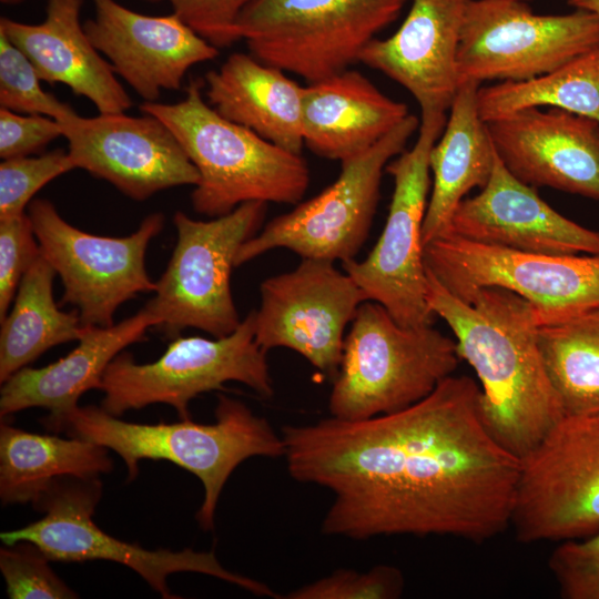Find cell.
Instances as JSON below:
<instances>
[{
  "instance_id": "6da1fadb",
  "label": "cell",
  "mask_w": 599,
  "mask_h": 599,
  "mask_svg": "<svg viewBox=\"0 0 599 599\" xmlns=\"http://www.w3.org/2000/svg\"><path fill=\"white\" fill-rule=\"evenodd\" d=\"M293 479L334 500L327 536H449L480 544L510 527L521 459L487 428L480 387L450 375L422 400L364 420L282 428Z\"/></svg>"
},
{
  "instance_id": "7a4b0ae2",
  "label": "cell",
  "mask_w": 599,
  "mask_h": 599,
  "mask_svg": "<svg viewBox=\"0 0 599 599\" xmlns=\"http://www.w3.org/2000/svg\"><path fill=\"white\" fill-rule=\"evenodd\" d=\"M426 272L428 306L476 373L487 428L522 459L565 417L542 361L532 305L500 287L479 290L465 302Z\"/></svg>"
},
{
  "instance_id": "3957f363",
  "label": "cell",
  "mask_w": 599,
  "mask_h": 599,
  "mask_svg": "<svg viewBox=\"0 0 599 599\" xmlns=\"http://www.w3.org/2000/svg\"><path fill=\"white\" fill-rule=\"evenodd\" d=\"M213 424L190 419L139 424L120 419L94 405L77 406L47 427L106 447L125 463L128 480L139 474L142 459L167 460L195 475L204 488L196 512L203 530H212L222 489L247 458L285 456V444L271 424L243 402L219 395Z\"/></svg>"
},
{
  "instance_id": "277c9868",
  "label": "cell",
  "mask_w": 599,
  "mask_h": 599,
  "mask_svg": "<svg viewBox=\"0 0 599 599\" xmlns=\"http://www.w3.org/2000/svg\"><path fill=\"white\" fill-rule=\"evenodd\" d=\"M203 89V82L192 80L185 98L176 103L140 105L171 130L197 170L193 210L217 217L246 202L297 204L309 185V170L301 154L221 116L206 102Z\"/></svg>"
},
{
  "instance_id": "5b68a950",
  "label": "cell",
  "mask_w": 599,
  "mask_h": 599,
  "mask_svg": "<svg viewBox=\"0 0 599 599\" xmlns=\"http://www.w3.org/2000/svg\"><path fill=\"white\" fill-rule=\"evenodd\" d=\"M459 362L456 341L433 325L402 326L383 305L365 301L344 339L331 416L357 422L404 409L428 396Z\"/></svg>"
},
{
  "instance_id": "8992f818",
  "label": "cell",
  "mask_w": 599,
  "mask_h": 599,
  "mask_svg": "<svg viewBox=\"0 0 599 599\" xmlns=\"http://www.w3.org/2000/svg\"><path fill=\"white\" fill-rule=\"evenodd\" d=\"M406 0H254L237 21L261 62L316 82L349 69Z\"/></svg>"
},
{
  "instance_id": "52a82bcc",
  "label": "cell",
  "mask_w": 599,
  "mask_h": 599,
  "mask_svg": "<svg viewBox=\"0 0 599 599\" xmlns=\"http://www.w3.org/2000/svg\"><path fill=\"white\" fill-rule=\"evenodd\" d=\"M266 210L265 202H246L209 221L175 212V247L154 296L143 306L158 319L159 332L174 338L197 328L220 338L238 327L231 272L240 247L260 232Z\"/></svg>"
},
{
  "instance_id": "ba28073f",
  "label": "cell",
  "mask_w": 599,
  "mask_h": 599,
  "mask_svg": "<svg viewBox=\"0 0 599 599\" xmlns=\"http://www.w3.org/2000/svg\"><path fill=\"white\" fill-rule=\"evenodd\" d=\"M240 382L263 398L274 395L266 352L255 341V309L227 336L172 338L154 362L139 364L121 352L106 367L101 407L113 416L151 404H167L181 419H190L189 404L203 393Z\"/></svg>"
},
{
  "instance_id": "9c48e42d",
  "label": "cell",
  "mask_w": 599,
  "mask_h": 599,
  "mask_svg": "<svg viewBox=\"0 0 599 599\" xmlns=\"http://www.w3.org/2000/svg\"><path fill=\"white\" fill-rule=\"evenodd\" d=\"M446 121V113L422 114L414 145L385 167L394 191L378 241L363 261L342 263L366 301L383 305L405 327L428 326L436 319L426 300L423 224L430 187L429 154Z\"/></svg>"
},
{
  "instance_id": "30bf717a",
  "label": "cell",
  "mask_w": 599,
  "mask_h": 599,
  "mask_svg": "<svg viewBox=\"0 0 599 599\" xmlns=\"http://www.w3.org/2000/svg\"><path fill=\"white\" fill-rule=\"evenodd\" d=\"M101 496L100 478H57L33 502L44 516L20 529L1 532L0 539L4 546L30 541L54 561L110 560L122 564L165 599L177 598L170 591L166 579L181 571L210 575L255 595L276 597L266 585L224 568L214 551L146 550L138 544L115 539L92 520Z\"/></svg>"
},
{
  "instance_id": "8fae6325",
  "label": "cell",
  "mask_w": 599,
  "mask_h": 599,
  "mask_svg": "<svg viewBox=\"0 0 599 599\" xmlns=\"http://www.w3.org/2000/svg\"><path fill=\"white\" fill-rule=\"evenodd\" d=\"M420 120L410 114L365 152L341 162L338 177L312 199L271 220L238 250L240 266L274 248L302 258L342 263L355 258L370 231L383 172L405 150Z\"/></svg>"
},
{
  "instance_id": "7c38bea8",
  "label": "cell",
  "mask_w": 599,
  "mask_h": 599,
  "mask_svg": "<svg viewBox=\"0 0 599 599\" xmlns=\"http://www.w3.org/2000/svg\"><path fill=\"white\" fill-rule=\"evenodd\" d=\"M424 262L456 297L486 287L528 301L537 325L599 306V254H538L487 245L454 234L424 244Z\"/></svg>"
},
{
  "instance_id": "4fadbf2b",
  "label": "cell",
  "mask_w": 599,
  "mask_h": 599,
  "mask_svg": "<svg viewBox=\"0 0 599 599\" xmlns=\"http://www.w3.org/2000/svg\"><path fill=\"white\" fill-rule=\"evenodd\" d=\"M510 527L524 544L599 531V413L565 416L521 459Z\"/></svg>"
},
{
  "instance_id": "5bb4252c",
  "label": "cell",
  "mask_w": 599,
  "mask_h": 599,
  "mask_svg": "<svg viewBox=\"0 0 599 599\" xmlns=\"http://www.w3.org/2000/svg\"><path fill=\"white\" fill-rule=\"evenodd\" d=\"M42 256L63 285L61 303L75 306L82 325L108 327L114 313L139 293L155 291L145 253L163 230L165 217L148 215L123 237L95 235L68 223L52 202L32 200L27 207Z\"/></svg>"
},
{
  "instance_id": "9a60e30c",
  "label": "cell",
  "mask_w": 599,
  "mask_h": 599,
  "mask_svg": "<svg viewBox=\"0 0 599 599\" xmlns=\"http://www.w3.org/2000/svg\"><path fill=\"white\" fill-rule=\"evenodd\" d=\"M599 47V19L577 10L536 14L520 0H468L457 64L460 84L522 81Z\"/></svg>"
},
{
  "instance_id": "2e32d148",
  "label": "cell",
  "mask_w": 599,
  "mask_h": 599,
  "mask_svg": "<svg viewBox=\"0 0 599 599\" xmlns=\"http://www.w3.org/2000/svg\"><path fill=\"white\" fill-rule=\"evenodd\" d=\"M255 341L267 351L290 348L333 380L338 374L345 327L364 293L333 262L302 258L293 271L271 276L260 286Z\"/></svg>"
},
{
  "instance_id": "e0dca14e",
  "label": "cell",
  "mask_w": 599,
  "mask_h": 599,
  "mask_svg": "<svg viewBox=\"0 0 599 599\" xmlns=\"http://www.w3.org/2000/svg\"><path fill=\"white\" fill-rule=\"evenodd\" d=\"M58 121L75 169L108 181L134 201L199 182L197 170L175 135L151 114L84 118L75 112Z\"/></svg>"
},
{
  "instance_id": "ac0fdd59",
  "label": "cell",
  "mask_w": 599,
  "mask_h": 599,
  "mask_svg": "<svg viewBox=\"0 0 599 599\" xmlns=\"http://www.w3.org/2000/svg\"><path fill=\"white\" fill-rule=\"evenodd\" d=\"M507 170L534 187L599 201V123L554 108H530L487 122Z\"/></svg>"
},
{
  "instance_id": "d6986e66",
  "label": "cell",
  "mask_w": 599,
  "mask_h": 599,
  "mask_svg": "<svg viewBox=\"0 0 599 599\" xmlns=\"http://www.w3.org/2000/svg\"><path fill=\"white\" fill-rule=\"evenodd\" d=\"M92 1L94 18L83 23L89 39L144 102H155L162 90H179L193 65L219 55L174 12L148 16L115 0Z\"/></svg>"
},
{
  "instance_id": "ffe728a7",
  "label": "cell",
  "mask_w": 599,
  "mask_h": 599,
  "mask_svg": "<svg viewBox=\"0 0 599 599\" xmlns=\"http://www.w3.org/2000/svg\"><path fill=\"white\" fill-rule=\"evenodd\" d=\"M536 189L497 155L488 182L461 201L446 234L526 253L599 254V231L564 216Z\"/></svg>"
},
{
  "instance_id": "44dd1931",
  "label": "cell",
  "mask_w": 599,
  "mask_h": 599,
  "mask_svg": "<svg viewBox=\"0 0 599 599\" xmlns=\"http://www.w3.org/2000/svg\"><path fill=\"white\" fill-rule=\"evenodd\" d=\"M467 2L412 0L398 30L372 40L359 62L405 88L422 114L446 113L460 87L457 55Z\"/></svg>"
},
{
  "instance_id": "7402d4cb",
  "label": "cell",
  "mask_w": 599,
  "mask_h": 599,
  "mask_svg": "<svg viewBox=\"0 0 599 599\" xmlns=\"http://www.w3.org/2000/svg\"><path fill=\"white\" fill-rule=\"evenodd\" d=\"M82 0H48L37 24L0 19L2 32L31 61L42 81L87 98L101 114L124 113L132 100L80 21Z\"/></svg>"
},
{
  "instance_id": "603a6c76",
  "label": "cell",
  "mask_w": 599,
  "mask_h": 599,
  "mask_svg": "<svg viewBox=\"0 0 599 599\" xmlns=\"http://www.w3.org/2000/svg\"><path fill=\"white\" fill-rule=\"evenodd\" d=\"M158 319L142 307L136 314L108 327L83 325L78 345L64 357L40 368L23 367L0 390L1 419L20 410H49L47 427L74 409L90 389H101L103 374L126 346L145 341Z\"/></svg>"
},
{
  "instance_id": "cb8c5ba5",
  "label": "cell",
  "mask_w": 599,
  "mask_h": 599,
  "mask_svg": "<svg viewBox=\"0 0 599 599\" xmlns=\"http://www.w3.org/2000/svg\"><path fill=\"white\" fill-rule=\"evenodd\" d=\"M409 115L405 103L382 93L356 70L308 83L302 95L304 145L339 162L356 156Z\"/></svg>"
},
{
  "instance_id": "d4e9b609",
  "label": "cell",
  "mask_w": 599,
  "mask_h": 599,
  "mask_svg": "<svg viewBox=\"0 0 599 599\" xmlns=\"http://www.w3.org/2000/svg\"><path fill=\"white\" fill-rule=\"evenodd\" d=\"M204 98L224 119L295 154L304 146V87L251 53H232L204 77Z\"/></svg>"
},
{
  "instance_id": "484cf974",
  "label": "cell",
  "mask_w": 599,
  "mask_h": 599,
  "mask_svg": "<svg viewBox=\"0 0 599 599\" xmlns=\"http://www.w3.org/2000/svg\"><path fill=\"white\" fill-rule=\"evenodd\" d=\"M480 84H460L450 115L429 154L433 187L423 224V243L448 232L467 194L488 182L497 158L487 123L477 109Z\"/></svg>"
},
{
  "instance_id": "4316f807",
  "label": "cell",
  "mask_w": 599,
  "mask_h": 599,
  "mask_svg": "<svg viewBox=\"0 0 599 599\" xmlns=\"http://www.w3.org/2000/svg\"><path fill=\"white\" fill-rule=\"evenodd\" d=\"M109 449L90 440L29 433L1 423L0 499L34 502L60 477L99 478L112 471Z\"/></svg>"
},
{
  "instance_id": "83f0119b",
  "label": "cell",
  "mask_w": 599,
  "mask_h": 599,
  "mask_svg": "<svg viewBox=\"0 0 599 599\" xmlns=\"http://www.w3.org/2000/svg\"><path fill=\"white\" fill-rule=\"evenodd\" d=\"M57 273L42 256L23 275L0 328V383L33 363L48 349L78 341V311L63 312L53 297Z\"/></svg>"
},
{
  "instance_id": "f1b7e54d",
  "label": "cell",
  "mask_w": 599,
  "mask_h": 599,
  "mask_svg": "<svg viewBox=\"0 0 599 599\" xmlns=\"http://www.w3.org/2000/svg\"><path fill=\"white\" fill-rule=\"evenodd\" d=\"M537 337L564 415L599 413V306L540 323Z\"/></svg>"
},
{
  "instance_id": "f546056e",
  "label": "cell",
  "mask_w": 599,
  "mask_h": 599,
  "mask_svg": "<svg viewBox=\"0 0 599 599\" xmlns=\"http://www.w3.org/2000/svg\"><path fill=\"white\" fill-rule=\"evenodd\" d=\"M530 108H554L599 123V47L539 77L479 87L477 109L487 123Z\"/></svg>"
},
{
  "instance_id": "4dcf8cb0",
  "label": "cell",
  "mask_w": 599,
  "mask_h": 599,
  "mask_svg": "<svg viewBox=\"0 0 599 599\" xmlns=\"http://www.w3.org/2000/svg\"><path fill=\"white\" fill-rule=\"evenodd\" d=\"M28 57L0 32V105L21 114L45 115L55 120L75 111L45 92Z\"/></svg>"
},
{
  "instance_id": "1f68e13d",
  "label": "cell",
  "mask_w": 599,
  "mask_h": 599,
  "mask_svg": "<svg viewBox=\"0 0 599 599\" xmlns=\"http://www.w3.org/2000/svg\"><path fill=\"white\" fill-rule=\"evenodd\" d=\"M74 169L68 151L63 150L3 160L0 164V221L27 213L26 207L38 191Z\"/></svg>"
},
{
  "instance_id": "d6a6232c",
  "label": "cell",
  "mask_w": 599,
  "mask_h": 599,
  "mask_svg": "<svg viewBox=\"0 0 599 599\" xmlns=\"http://www.w3.org/2000/svg\"><path fill=\"white\" fill-rule=\"evenodd\" d=\"M50 559L30 541L0 549V570L11 599H73L78 593L51 569Z\"/></svg>"
},
{
  "instance_id": "836d02e7",
  "label": "cell",
  "mask_w": 599,
  "mask_h": 599,
  "mask_svg": "<svg viewBox=\"0 0 599 599\" xmlns=\"http://www.w3.org/2000/svg\"><path fill=\"white\" fill-rule=\"evenodd\" d=\"M404 577L393 566L380 565L366 572L338 569L285 596L288 599H395L404 590Z\"/></svg>"
},
{
  "instance_id": "e575fe53",
  "label": "cell",
  "mask_w": 599,
  "mask_h": 599,
  "mask_svg": "<svg viewBox=\"0 0 599 599\" xmlns=\"http://www.w3.org/2000/svg\"><path fill=\"white\" fill-rule=\"evenodd\" d=\"M548 568L564 599H599V531L561 541L548 558Z\"/></svg>"
},
{
  "instance_id": "d590c367",
  "label": "cell",
  "mask_w": 599,
  "mask_h": 599,
  "mask_svg": "<svg viewBox=\"0 0 599 599\" xmlns=\"http://www.w3.org/2000/svg\"><path fill=\"white\" fill-rule=\"evenodd\" d=\"M40 255L27 213L0 221V321L10 309L23 275Z\"/></svg>"
},
{
  "instance_id": "8d00e7d4",
  "label": "cell",
  "mask_w": 599,
  "mask_h": 599,
  "mask_svg": "<svg viewBox=\"0 0 599 599\" xmlns=\"http://www.w3.org/2000/svg\"><path fill=\"white\" fill-rule=\"evenodd\" d=\"M162 1V0H151ZM183 22L217 49L240 41L237 21L254 0H164Z\"/></svg>"
},
{
  "instance_id": "74e56055",
  "label": "cell",
  "mask_w": 599,
  "mask_h": 599,
  "mask_svg": "<svg viewBox=\"0 0 599 599\" xmlns=\"http://www.w3.org/2000/svg\"><path fill=\"white\" fill-rule=\"evenodd\" d=\"M59 136H63L62 126L53 118L0 109V156L2 160L39 153Z\"/></svg>"
},
{
  "instance_id": "f35d334b",
  "label": "cell",
  "mask_w": 599,
  "mask_h": 599,
  "mask_svg": "<svg viewBox=\"0 0 599 599\" xmlns=\"http://www.w3.org/2000/svg\"><path fill=\"white\" fill-rule=\"evenodd\" d=\"M568 3L577 10L591 12L599 19V0H568Z\"/></svg>"
},
{
  "instance_id": "ab89813d",
  "label": "cell",
  "mask_w": 599,
  "mask_h": 599,
  "mask_svg": "<svg viewBox=\"0 0 599 599\" xmlns=\"http://www.w3.org/2000/svg\"><path fill=\"white\" fill-rule=\"evenodd\" d=\"M0 1L1 3L7 4V6H13V4H19L24 0H0Z\"/></svg>"
},
{
  "instance_id": "60d3db41",
  "label": "cell",
  "mask_w": 599,
  "mask_h": 599,
  "mask_svg": "<svg viewBox=\"0 0 599 599\" xmlns=\"http://www.w3.org/2000/svg\"><path fill=\"white\" fill-rule=\"evenodd\" d=\"M524 1H526V0H524Z\"/></svg>"
},
{
  "instance_id": "b9f144b4",
  "label": "cell",
  "mask_w": 599,
  "mask_h": 599,
  "mask_svg": "<svg viewBox=\"0 0 599 599\" xmlns=\"http://www.w3.org/2000/svg\"><path fill=\"white\" fill-rule=\"evenodd\" d=\"M151 1V0H150Z\"/></svg>"
}]
</instances>
